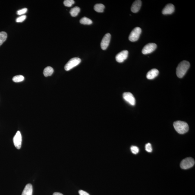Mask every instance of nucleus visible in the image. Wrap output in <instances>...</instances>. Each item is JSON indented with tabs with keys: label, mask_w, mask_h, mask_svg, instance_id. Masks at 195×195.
I'll list each match as a JSON object with an SVG mask.
<instances>
[{
	"label": "nucleus",
	"mask_w": 195,
	"mask_h": 195,
	"mask_svg": "<svg viewBox=\"0 0 195 195\" xmlns=\"http://www.w3.org/2000/svg\"><path fill=\"white\" fill-rule=\"evenodd\" d=\"M175 10L174 6L172 4H168L165 6L162 10V13L163 14H172Z\"/></svg>",
	"instance_id": "9b49d317"
},
{
	"label": "nucleus",
	"mask_w": 195,
	"mask_h": 195,
	"mask_svg": "<svg viewBox=\"0 0 195 195\" xmlns=\"http://www.w3.org/2000/svg\"><path fill=\"white\" fill-rule=\"evenodd\" d=\"M53 195H64L60 193L55 192L54 193Z\"/></svg>",
	"instance_id": "bb28decb"
},
{
	"label": "nucleus",
	"mask_w": 195,
	"mask_h": 195,
	"mask_svg": "<svg viewBox=\"0 0 195 195\" xmlns=\"http://www.w3.org/2000/svg\"><path fill=\"white\" fill-rule=\"evenodd\" d=\"M81 24L83 25H91L93 23V21L90 19L86 17H83L80 20Z\"/></svg>",
	"instance_id": "6ab92c4d"
},
{
	"label": "nucleus",
	"mask_w": 195,
	"mask_h": 195,
	"mask_svg": "<svg viewBox=\"0 0 195 195\" xmlns=\"http://www.w3.org/2000/svg\"><path fill=\"white\" fill-rule=\"evenodd\" d=\"M123 97L125 100L130 105H134L136 104V99L134 96L130 92H125L123 94Z\"/></svg>",
	"instance_id": "1a4fd4ad"
},
{
	"label": "nucleus",
	"mask_w": 195,
	"mask_h": 195,
	"mask_svg": "<svg viewBox=\"0 0 195 195\" xmlns=\"http://www.w3.org/2000/svg\"><path fill=\"white\" fill-rule=\"evenodd\" d=\"M194 160L193 158H187L182 161L180 163V167L183 169H188L194 166Z\"/></svg>",
	"instance_id": "7ed1b4c3"
},
{
	"label": "nucleus",
	"mask_w": 195,
	"mask_h": 195,
	"mask_svg": "<svg viewBox=\"0 0 195 195\" xmlns=\"http://www.w3.org/2000/svg\"><path fill=\"white\" fill-rule=\"evenodd\" d=\"M142 30L141 28L136 27L133 29L129 36V39L131 42H135L138 40L140 37Z\"/></svg>",
	"instance_id": "39448f33"
},
{
	"label": "nucleus",
	"mask_w": 195,
	"mask_h": 195,
	"mask_svg": "<svg viewBox=\"0 0 195 195\" xmlns=\"http://www.w3.org/2000/svg\"><path fill=\"white\" fill-rule=\"evenodd\" d=\"M79 194L80 195H90L88 193L83 190H80L79 192Z\"/></svg>",
	"instance_id": "a878e982"
},
{
	"label": "nucleus",
	"mask_w": 195,
	"mask_h": 195,
	"mask_svg": "<svg viewBox=\"0 0 195 195\" xmlns=\"http://www.w3.org/2000/svg\"><path fill=\"white\" fill-rule=\"evenodd\" d=\"M111 38V34L109 33L106 34L104 36L101 41V49L105 50L107 49L109 46Z\"/></svg>",
	"instance_id": "0eeeda50"
},
{
	"label": "nucleus",
	"mask_w": 195,
	"mask_h": 195,
	"mask_svg": "<svg viewBox=\"0 0 195 195\" xmlns=\"http://www.w3.org/2000/svg\"><path fill=\"white\" fill-rule=\"evenodd\" d=\"M26 15H22L18 17L16 20V22L17 23H21L24 21L26 19Z\"/></svg>",
	"instance_id": "5701e85b"
},
{
	"label": "nucleus",
	"mask_w": 195,
	"mask_h": 195,
	"mask_svg": "<svg viewBox=\"0 0 195 195\" xmlns=\"http://www.w3.org/2000/svg\"><path fill=\"white\" fill-rule=\"evenodd\" d=\"M33 192L32 185L30 184H28L25 187L21 195H32Z\"/></svg>",
	"instance_id": "4468645a"
},
{
	"label": "nucleus",
	"mask_w": 195,
	"mask_h": 195,
	"mask_svg": "<svg viewBox=\"0 0 195 195\" xmlns=\"http://www.w3.org/2000/svg\"><path fill=\"white\" fill-rule=\"evenodd\" d=\"M81 62V59L79 58H74L70 59L65 64L64 69L65 71H69L79 65Z\"/></svg>",
	"instance_id": "20e7f679"
},
{
	"label": "nucleus",
	"mask_w": 195,
	"mask_h": 195,
	"mask_svg": "<svg viewBox=\"0 0 195 195\" xmlns=\"http://www.w3.org/2000/svg\"><path fill=\"white\" fill-rule=\"evenodd\" d=\"M128 51L127 50H123L118 53L116 56L115 58L117 62L122 63L124 62L127 58Z\"/></svg>",
	"instance_id": "9d476101"
},
{
	"label": "nucleus",
	"mask_w": 195,
	"mask_h": 195,
	"mask_svg": "<svg viewBox=\"0 0 195 195\" xmlns=\"http://www.w3.org/2000/svg\"><path fill=\"white\" fill-rule=\"evenodd\" d=\"M73 0H65L64 1V6L67 7H71L74 3Z\"/></svg>",
	"instance_id": "412c9836"
},
{
	"label": "nucleus",
	"mask_w": 195,
	"mask_h": 195,
	"mask_svg": "<svg viewBox=\"0 0 195 195\" xmlns=\"http://www.w3.org/2000/svg\"><path fill=\"white\" fill-rule=\"evenodd\" d=\"M54 70L53 68L51 67H48L45 68L43 71V74L45 77H48V76L52 75L53 73Z\"/></svg>",
	"instance_id": "2eb2a0df"
},
{
	"label": "nucleus",
	"mask_w": 195,
	"mask_h": 195,
	"mask_svg": "<svg viewBox=\"0 0 195 195\" xmlns=\"http://www.w3.org/2000/svg\"><path fill=\"white\" fill-rule=\"evenodd\" d=\"M27 11L28 9L27 8H23L21 10H18V11L17 12V14H18V15H22V14H25V13L27 12Z\"/></svg>",
	"instance_id": "b1692460"
},
{
	"label": "nucleus",
	"mask_w": 195,
	"mask_h": 195,
	"mask_svg": "<svg viewBox=\"0 0 195 195\" xmlns=\"http://www.w3.org/2000/svg\"><path fill=\"white\" fill-rule=\"evenodd\" d=\"M24 80V76L21 75L14 76L12 79L13 81L15 82V83H19V82H22Z\"/></svg>",
	"instance_id": "aec40b11"
},
{
	"label": "nucleus",
	"mask_w": 195,
	"mask_h": 195,
	"mask_svg": "<svg viewBox=\"0 0 195 195\" xmlns=\"http://www.w3.org/2000/svg\"><path fill=\"white\" fill-rule=\"evenodd\" d=\"M105 8V6L102 4H96L94 6L95 11L99 13L103 12Z\"/></svg>",
	"instance_id": "f3484780"
},
{
	"label": "nucleus",
	"mask_w": 195,
	"mask_h": 195,
	"mask_svg": "<svg viewBox=\"0 0 195 195\" xmlns=\"http://www.w3.org/2000/svg\"><path fill=\"white\" fill-rule=\"evenodd\" d=\"M13 142L15 147L17 149H20L21 147L22 143V136L21 133L18 131L16 133L13 138Z\"/></svg>",
	"instance_id": "6e6552de"
},
{
	"label": "nucleus",
	"mask_w": 195,
	"mask_h": 195,
	"mask_svg": "<svg viewBox=\"0 0 195 195\" xmlns=\"http://www.w3.org/2000/svg\"><path fill=\"white\" fill-rule=\"evenodd\" d=\"M80 8L78 7H75L72 8L70 11V14L72 17H76L80 12Z\"/></svg>",
	"instance_id": "dca6fc26"
},
{
	"label": "nucleus",
	"mask_w": 195,
	"mask_h": 195,
	"mask_svg": "<svg viewBox=\"0 0 195 195\" xmlns=\"http://www.w3.org/2000/svg\"><path fill=\"white\" fill-rule=\"evenodd\" d=\"M142 5V2L140 0L135 1L132 5L131 10L132 12L136 13L140 10Z\"/></svg>",
	"instance_id": "f8f14e48"
},
{
	"label": "nucleus",
	"mask_w": 195,
	"mask_h": 195,
	"mask_svg": "<svg viewBox=\"0 0 195 195\" xmlns=\"http://www.w3.org/2000/svg\"><path fill=\"white\" fill-rule=\"evenodd\" d=\"M157 45L154 43H149L147 44L142 50V53L143 54L151 53L156 49Z\"/></svg>",
	"instance_id": "423d86ee"
},
{
	"label": "nucleus",
	"mask_w": 195,
	"mask_h": 195,
	"mask_svg": "<svg viewBox=\"0 0 195 195\" xmlns=\"http://www.w3.org/2000/svg\"><path fill=\"white\" fill-rule=\"evenodd\" d=\"M159 72L156 69H153L149 71L147 74L146 77L149 80H152L155 78L159 74Z\"/></svg>",
	"instance_id": "ddd939ff"
},
{
	"label": "nucleus",
	"mask_w": 195,
	"mask_h": 195,
	"mask_svg": "<svg viewBox=\"0 0 195 195\" xmlns=\"http://www.w3.org/2000/svg\"><path fill=\"white\" fill-rule=\"evenodd\" d=\"M174 126L176 131L180 134H184L189 130L188 125L184 121H176L174 123Z\"/></svg>",
	"instance_id": "f03ea898"
},
{
	"label": "nucleus",
	"mask_w": 195,
	"mask_h": 195,
	"mask_svg": "<svg viewBox=\"0 0 195 195\" xmlns=\"http://www.w3.org/2000/svg\"><path fill=\"white\" fill-rule=\"evenodd\" d=\"M190 66V63L187 61H183L178 64L176 68V74L180 78L184 77Z\"/></svg>",
	"instance_id": "f257e3e1"
},
{
	"label": "nucleus",
	"mask_w": 195,
	"mask_h": 195,
	"mask_svg": "<svg viewBox=\"0 0 195 195\" xmlns=\"http://www.w3.org/2000/svg\"><path fill=\"white\" fill-rule=\"evenodd\" d=\"M130 150H131L132 152L134 154L138 153L139 152L138 148L136 146H132L130 147Z\"/></svg>",
	"instance_id": "4be33fe9"
},
{
	"label": "nucleus",
	"mask_w": 195,
	"mask_h": 195,
	"mask_svg": "<svg viewBox=\"0 0 195 195\" xmlns=\"http://www.w3.org/2000/svg\"><path fill=\"white\" fill-rule=\"evenodd\" d=\"M145 150L147 152H152V146L150 143H147L146 145Z\"/></svg>",
	"instance_id": "393cba45"
},
{
	"label": "nucleus",
	"mask_w": 195,
	"mask_h": 195,
	"mask_svg": "<svg viewBox=\"0 0 195 195\" xmlns=\"http://www.w3.org/2000/svg\"><path fill=\"white\" fill-rule=\"evenodd\" d=\"M7 37V34L6 32H0V46L6 40Z\"/></svg>",
	"instance_id": "a211bd4d"
}]
</instances>
